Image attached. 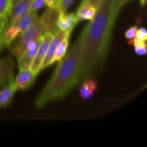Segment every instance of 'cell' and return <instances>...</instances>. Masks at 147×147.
I'll list each match as a JSON object with an SVG mask.
<instances>
[{
    "label": "cell",
    "instance_id": "obj_1",
    "mask_svg": "<svg viewBox=\"0 0 147 147\" xmlns=\"http://www.w3.org/2000/svg\"><path fill=\"white\" fill-rule=\"evenodd\" d=\"M121 7L118 0H102L93 20L81 32L83 37L80 83L103 68L111 40L113 26Z\"/></svg>",
    "mask_w": 147,
    "mask_h": 147
},
{
    "label": "cell",
    "instance_id": "obj_2",
    "mask_svg": "<svg viewBox=\"0 0 147 147\" xmlns=\"http://www.w3.org/2000/svg\"><path fill=\"white\" fill-rule=\"evenodd\" d=\"M83 37L80 34L70 51L59 61L53 76L34 102L37 109L63 99L80 83Z\"/></svg>",
    "mask_w": 147,
    "mask_h": 147
},
{
    "label": "cell",
    "instance_id": "obj_3",
    "mask_svg": "<svg viewBox=\"0 0 147 147\" xmlns=\"http://www.w3.org/2000/svg\"><path fill=\"white\" fill-rule=\"evenodd\" d=\"M44 34L42 22L41 18L38 17L28 29L20 33V35L7 47L18 60L25 51L28 43L40 38Z\"/></svg>",
    "mask_w": 147,
    "mask_h": 147
},
{
    "label": "cell",
    "instance_id": "obj_4",
    "mask_svg": "<svg viewBox=\"0 0 147 147\" xmlns=\"http://www.w3.org/2000/svg\"><path fill=\"white\" fill-rule=\"evenodd\" d=\"M32 0H20L15 4H11L4 19V28L14 25L20 18L31 10Z\"/></svg>",
    "mask_w": 147,
    "mask_h": 147
},
{
    "label": "cell",
    "instance_id": "obj_5",
    "mask_svg": "<svg viewBox=\"0 0 147 147\" xmlns=\"http://www.w3.org/2000/svg\"><path fill=\"white\" fill-rule=\"evenodd\" d=\"M54 34H55L51 32H46L43 35L42 40V42L35 56V58H34L33 63H32L30 68V70L34 74L38 75L40 73L41 65L42 63L43 60L45 57L50 43L54 37Z\"/></svg>",
    "mask_w": 147,
    "mask_h": 147
},
{
    "label": "cell",
    "instance_id": "obj_6",
    "mask_svg": "<svg viewBox=\"0 0 147 147\" xmlns=\"http://www.w3.org/2000/svg\"><path fill=\"white\" fill-rule=\"evenodd\" d=\"M42 37L28 43L26 47L25 51L24 52L21 57L17 60L19 70H26L30 68V66L35 58V56L42 42Z\"/></svg>",
    "mask_w": 147,
    "mask_h": 147
},
{
    "label": "cell",
    "instance_id": "obj_7",
    "mask_svg": "<svg viewBox=\"0 0 147 147\" xmlns=\"http://www.w3.org/2000/svg\"><path fill=\"white\" fill-rule=\"evenodd\" d=\"M37 76L30 69L20 70L17 76L11 80V83L16 90H28L34 85Z\"/></svg>",
    "mask_w": 147,
    "mask_h": 147
},
{
    "label": "cell",
    "instance_id": "obj_8",
    "mask_svg": "<svg viewBox=\"0 0 147 147\" xmlns=\"http://www.w3.org/2000/svg\"><path fill=\"white\" fill-rule=\"evenodd\" d=\"M60 13L61 11L59 10L58 7L51 8L47 7V9L40 17L42 22L45 33L51 32L55 34L59 31L57 27V21Z\"/></svg>",
    "mask_w": 147,
    "mask_h": 147
},
{
    "label": "cell",
    "instance_id": "obj_9",
    "mask_svg": "<svg viewBox=\"0 0 147 147\" xmlns=\"http://www.w3.org/2000/svg\"><path fill=\"white\" fill-rule=\"evenodd\" d=\"M14 60L10 56L0 59V87L14 78Z\"/></svg>",
    "mask_w": 147,
    "mask_h": 147
},
{
    "label": "cell",
    "instance_id": "obj_10",
    "mask_svg": "<svg viewBox=\"0 0 147 147\" xmlns=\"http://www.w3.org/2000/svg\"><path fill=\"white\" fill-rule=\"evenodd\" d=\"M78 24L74 12H61L57 21V27L58 30L63 32H72Z\"/></svg>",
    "mask_w": 147,
    "mask_h": 147
},
{
    "label": "cell",
    "instance_id": "obj_11",
    "mask_svg": "<svg viewBox=\"0 0 147 147\" xmlns=\"http://www.w3.org/2000/svg\"><path fill=\"white\" fill-rule=\"evenodd\" d=\"M72 32H63L60 31L59 30L58 32L55 33L54 34V37H53V40H52L51 43L50 45V47H49L48 50H47V53L46 54L45 57L43 60L42 63L41 65V67H40V71L43 70V69L46 68L47 67H48L49 65H52V60H53V55H54L55 50L56 47H57V44L60 42V40L67 34V33Z\"/></svg>",
    "mask_w": 147,
    "mask_h": 147
},
{
    "label": "cell",
    "instance_id": "obj_12",
    "mask_svg": "<svg viewBox=\"0 0 147 147\" xmlns=\"http://www.w3.org/2000/svg\"><path fill=\"white\" fill-rule=\"evenodd\" d=\"M82 85L79 89V96L83 100L91 98L96 93L98 88V83L95 79L88 78L81 82Z\"/></svg>",
    "mask_w": 147,
    "mask_h": 147
},
{
    "label": "cell",
    "instance_id": "obj_13",
    "mask_svg": "<svg viewBox=\"0 0 147 147\" xmlns=\"http://www.w3.org/2000/svg\"><path fill=\"white\" fill-rule=\"evenodd\" d=\"M16 91L11 80L3 87L0 90V108L6 107L11 103Z\"/></svg>",
    "mask_w": 147,
    "mask_h": 147
},
{
    "label": "cell",
    "instance_id": "obj_14",
    "mask_svg": "<svg viewBox=\"0 0 147 147\" xmlns=\"http://www.w3.org/2000/svg\"><path fill=\"white\" fill-rule=\"evenodd\" d=\"M71 33L69 32L62 39L60 42L57 44L55 50L54 55H53V60H52V65L55 62H59L60 60L65 57L68 48L69 42H70V37Z\"/></svg>",
    "mask_w": 147,
    "mask_h": 147
},
{
    "label": "cell",
    "instance_id": "obj_15",
    "mask_svg": "<svg viewBox=\"0 0 147 147\" xmlns=\"http://www.w3.org/2000/svg\"><path fill=\"white\" fill-rule=\"evenodd\" d=\"M21 33V30L16 24L4 29L1 35V44L3 47H8Z\"/></svg>",
    "mask_w": 147,
    "mask_h": 147
},
{
    "label": "cell",
    "instance_id": "obj_16",
    "mask_svg": "<svg viewBox=\"0 0 147 147\" xmlns=\"http://www.w3.org/2000/svg\"><path fill=\"white\" fill-rule=\"evenodd\" d=\"M37 18H38V15H37V11L30 10L25 15L20 18L15 24L18 26L19 28L21 30V32H22L28 29Z\"/></svg>",
    "mask_w": 147,
    "mask_h": 147
},
{
    "label": "cell",
    "instance_id": "obj_17",
    "mask_svg": "<svg viewBox=\"0 0 147 147\" xmlns=\"http://www.w3.org/2000/svg\"><path fill=\"white\" fill-rule=\"evenodd\" d=\"M94 5L90 2V0H83L81 1L80 6L78 8L77 11L76 12V17L78 22L84 21L87 12Z\"/></svg>",
    "mask_w": 147,
    "mask_h": 147
},
{
    "label": "cell",
    "instance_id": "obj_18",
    "mask_svg": "<svg viewBox=\"0 0 147 147\" xmlns=\"http://www.w3.org/2000/svg\"><path fill=\"white\" fill-rule=\"evenodd\" d=\"M134 47V51L138 55L144 56L147 53L146 42L145 41H140V40H134L133 44Z\"/></svg>",
    "mask_w": 147,
    "mask_h": 147
},
{
    "label": "cell",
    "instance_id": "obj_19",
    "mask_svg": "<svg viewBox=\"0 0 147 147\" xmlns=\"http://www.w3.org/2000/svg\"><path fill=\"white\" fill-rule=\"evenodd\" d=\"M11 4V0H0V19L4 20Z\"/></svg>",
    "mask_w": 147,
    "mask_h": 147
},
{
    "label": "cell",
    "instance_id": "obj_20",
    "mask_svg": "<svg viewBox=\"0 0 147 147\" xmlns=\"http://www.w3.org/2000/svg\"><path fill=\"white\" fill-rule=\"evenodd\" d=\"M138 27L136 26H132V27H129L125 32V37L129 41V45L133 44V41L134 40L135 37H136V32H137Z\"/></svg>",
    "mask_w": 147,
    "mask_h": 147
},
{
    "label": "cell",
    "instance_id": "obj_21",
    "mask_svg": "<svg viewBox=\"0 0 147 147\" xmlns=\"http://www.w3.org/2000/svg\"><path fill=\"white\" fill-rule=\"evenodd\" d=\"M134 40L146 42L147 31L144 27H140L139 29H138L137 32H136V37H135Z\"/></svg>",
    "mask_w": 147,
    "mask_h": 147
},
{
    "label": "cell",
    "instance_id": "obj_22",
    "mask_svg": "<svg viewBox=\"0 0 147 147\" xmlns=\"http://www.w3.org/2000/svg\"><path fill=\"white\" fill-rule=\"evenodd\" d=\"M75 0H61L60 4L58 6V9L61 12H65V11H67V10L68 9L69 7L71 6V4H73V1Z\"/></svg>",
    "mask_w": 147,
    "mask_h": 147
},
{
    "label": "cell",
    "instance_id": "obj_23",
    "mask_svg": "<svg viewBox=\"0 0 147 147\" xmlns=\"http://www.w3.org/2000/svg\"><path fill=\"white\" fill-rule=\"evenodd\" d=\"M45 5V0H32L31 10L37 11Z\"/></svg>",
    "mask_w": 147,
    "mask_h": 147
},
{
    "label": "cell",
    "instance_id": "obj_24",
    "mask_svg": "<svg viewBox=\"0 0 147 147\" xmlns=\"http://www.w3.org/2000/svg\"><path fill=\"white\" fill-rule=\"evenodd\" d=\"M60 1L61 0H45V4H47L48 7H51V8L58 7Z\"/></svg>",
    "mask_w": 147,
    "mask_h": 147
},
{
    "label": "cell",
    "instance_id": "obj_25",
    "mask_svg": "<svg viewBox=\"0 0 147 147\" xmlns=\"http://www.w3.org/2000/svg\"><path fill=\"white\" fill-rule=\"evenodd\" d=\"M4 28V20L3 19H0V51L3 48V45L1 44V35H2L3 30Z\"/></svg>",
    "mask_w": 147,
    "mask_h": 147
},
{
    "label": "cell",
    "instance_id": "obj_26",
    "mask_svg": "<svg viewBox=\"0 0 147 147\" xmlns=\"http://www.w3.org/2000/svg\"><path fill=\"white\" fill-rule=\"evenodd\" d=\"M90 1L96 7V8H98V7L100 3L102 1V0H90Z\"/></svg>",
    "mask_w": 147,
    "mask_h": 147
},
{
    "label": "cell",
    "instance_id": "obj_27",
    "mask_svg": "<svg viewBox=\"0 0 147 147\" xmlns=\"http://www.w3.org/2000/svg\"><path fill=\"white\" fill-rule=\"evenodd\" d=\"M130 1L131 0H118V2H119V5L122 7L123 5H125V4H126L127 3H129Z\"/></svg>",
    "mask_w": 147,
    "mask_h": 147
},
{
    "label": "cell",
    "instance_id": "obj_28",
    "mask_svg": "<svg viewBox=\"0 0 147 147\" xmlns=\"http://www.w3.org/2000/svg\"><path fill=\"white\" fill-rule=\"evenodd\" d=\"M146 0H140L141 6H142V7H144L145 4H146Z\"/></svg>",
    "mask_w": 147,
    "mask_h": 147
},
{
    "label": "cell",
    "instance_id": "obj_29",
    "mask_svg": "<svg viewBox=\"0 0 147 147\" xmlns=\"http://www.w3.org/2000/svg\"><path fill=\"white\" fill-rule=\"evenodd\" d=\"M20 0H11V4H15L16 2H17V1H19Z\"/></svg>",
    "mask_w": 147,
    "mask_h": 147
}]
</instances>
